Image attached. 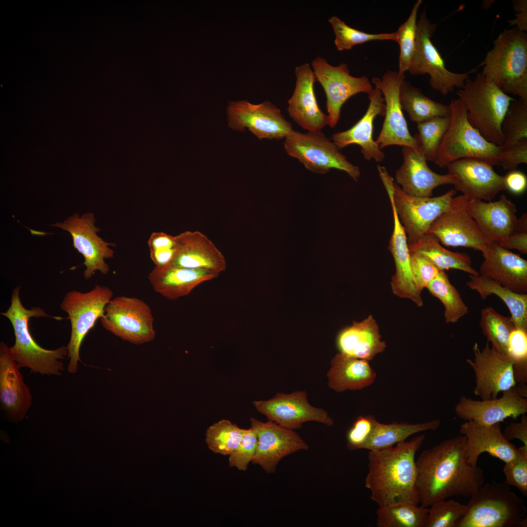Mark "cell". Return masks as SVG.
Segmentation results:
<instances>
[{
    "label": "cell",
    "mask_w": 527,
    "mask_h": 527,
    "mask_svg": "<svg viewBox=\"0 0 527 527\" xmlns=\"http://www.w3.org/2000/svg\"><path fill=\"white\" fill-rule=\"evenodd\" d=\"M367 95L369 103L365 114L348 130L334 134L332 140L340 149L357 144L361 147L365 159L381 162L385 155L373 138V122L378 116H385V100L381 91L376 87Z\"/></svg>",
    "instance_id": "4316f807"
},
{
    "label": "cell",
    "mask_w": 527,
    "mask_h": 527,
    "mask_svg": "<svg viewBox=\"0 0 527 527\" xmlns=\"http://www.w3.org/2000/svg\"><path fill=\"white\" fill-rule=\"evenodd\" d=\"M284 146L289 156L312 172L325 174L330 169H337L345 172L356 181L360 175L359 168L348 162L321 131L304 133L293 130L285 138Z\"/></svg>",
    "instance_id": "8fae6325"
},
{
    "label": "cell",
    "mask_w": 527,
    "mask_h": 527,
    "mask_svg": "<svg viewBox=\"0 0 527 527\" xmlns=\"http://www.w3.org/2000/svg\"><path fill=\"white\" fill-rule=\"evenodd\" d=\"M428 507L406 503L380 507L376 511L378 527H425Z\"/></svg>",
    "instance_id": "f35d334b"
},
{
    "label": "cell",
    "mask_w": 527,
    "mask_h": 527,
    "mask_svg": "<svg viewBox=\"0 0 527 527\" xmlns=\"http://www.w3.org/2000/svg\"><path fill=\"white\" fill-rule=\"evenodd\" d=\"M402 154L403 162L395 176L396 183L401 186L405 194L416 197H431L435 188L453 185L452 177L448 173L442 175L432 171L420 150L404 146Z\"/></svg>",
    "instance_id": "484cf974"
},
{
    "label": "cell",
    "mask_w": 527,
    "mask_h": 527,
    "mask_svg": "<svg viewBox=\"0 0 527 527\" xmlns=\"http://www.w3.org/2000/svg\"><path fill=\"white\" fill-rule=\"evenodd\" d=\"M502 147L527 141V101L514 99L511 102L501 125Z\"/></svg>",
    "instance_id": "7bdbcfd3"
},
{
    "label": "cell",
    "mask_w": 527,
    "mask_h": 527,
    "mask_svg": "<svg viewBox=\"0 0 527 527\" xmlns=\"http://www.w3.org/2000/svg\"><path fill=\"white\" fill-rule=\"evenodd\" d=\"M449 106V124L434 162L444 168L459 159L474 158L503 167L507 161L505 151L486 140L470 124L462 101L453 99Z\"/></svg>",
    "instance_id": "5b68a950"
},
{
    "label": "cell",
    "mask_w": 527,
    "mask_h": 527,
    "mask_svg": "<svg viewBox=\"0 0 527 527\" xmlns=\"http://www.w3.org/2000/svg\"><path fill=\"white\" fill-rule=\"evenodd\" d=\"M421 506L454 496L470 497L484 484L483 470L468 461L466 439L458 435L424 450L416 460Z\"/></svg>",
    "instance_id": "6da1fadb"
},
{
    "label": "cell",
    "mask_w": 527,
    "mask_h": 527,
    "mask_svg": "<svg viewBox=\"0 0 527 527\" xmlns=\"http://www.w3.org/2000/svg\"><path fill=\"white\" fill-rule=\"evenodd\" d=\"M472 350L474 358L466 362L475 374V396L481 400L495 399L500 393L515 386L513 361L509 356L498 352L487 341L482 349L475 343Z\"/></svg>",
    "instance_id": "2e32d148"
},
{
    "label": "cell",
    "mask_w": 527,
    "mask_h": 527,
    "mask_svg": "<svg viewBox=\"0 0 527 527\" xmlns=\"http://www.w3.org/2000/svg\"><path fill=\"white\" fill-rule=\"evenodd\" d=\"M150 258L156 267L168 265L176 251L175 236L163 232L152 233L148 241Z\"/></svg>",
    "instance_id": "f907efd6"
},
{
    "label": "cell",
    "mask_w": 527,
    "mask_h": 527,
    "mask_svg": "<svg viewBox=\"0 0 527 527\" xmlns=\"http://www.w3.org/2000/svg\"><path fill=\"white\" fill-rule=\"evenodd\" d=\"M466 513L455 527H526L522 499L505 482L484 484L470 496Z\"/></svg>",
    "instance_id": "277c9868"
},
{
    "label": "cell",
    "mask_w": 527,
    "mask_h": 527,
    "mask_svg": "<svg viewBox=\"0 0 527 527\" xmlns=\"http://www.w3.org/2000/svg\"><path fill=\"white\" fill-rule=\"evenodd\" d=\"M154 320L151 309L144 301L125 296L112 298L100 318L105 329L136 345L154 339Z\"/></svg>",
    "instance_id": "7c38bea8"
},
{
    "label": "cell",
    "mask_w": 527,
    "mask_h": 527,
    "mask_svg": "<svg viewBox=\"0 0 527 527\" xmlns=\"http://www.w3.org/2000/svg\"><path fill=\"white\" fill-rule=\"evenodd\" d=\"M418 0L414 4L407 20L396 31L397 41L400 47L399 57V71L404 74L408 71L411 63L416 46L417 27V13L422 3Z\"/></svg>",
    "instance_id": "bcb514c9"
},
{
    "label": "cell",
    "mask_w": 527,
    "mask_h": 527,
    "mask_svg": "<svg viewBox=\"0 0 527 527\" xmlns=\"http://www.w3.org/2000/svg\"><path fill=\"white\" fill-rule=\"evenodd\" d=\"M20 286L12 291L10 305L1 313L11 322L15 336L14 345L9 347L10 353L19 366L27 367L34 373L59 376L63 370L61 361L68 355L67 346L48 350L40 346L35 341L29 329V322L33 317H50L57 320L64 318L51 316L39 307L28 309L24 307L20 298Z\"/></svg>",
    "instance_id": "3957f363"
},
{
    "label": "cell",
    "mask_w": 527,
    "mask_h": 527,
    "mask_svg": "<svg viewBox=\"0 0 527 527\" xmlns=\"http://www.w3.org/2000/svg\"><path fill=\"white\" fill-rule=\"evenodd\" d=\"M433 234L426 233L417 242L408 244L410 252L418 253L429 260L440 270L454 269L472 275L479 273L472 266L470 257L465 253L453 252L444 247Z\"/></svg>",
    "instance_id": "d590c367"
},
{
    "label": "cell",
    "mask_w": 527,
    "mask_h": 527,
    "mask_svg": "<svg viewBox=\"0 0 527 527\" xmlns=\"http://www.w3.org/2000/svg\"><path fill=\"white\" fill-rule=\"evenodd\" d=\"M404 80V74L392 71L385 73L382 78L372 79L375 87L384 96L385 105L384 121L376 140L381 149L397 145L420 150L417 134L412 136L410 133L400 102V88Z\"/></svg>",
    "instance_id": "5bb4252c"
},
{
    "label": "cell",
    "mask_w": 527,
    "mask_h": 527,
    "mask_svg": "<svg viewBox=\"0 0 527 527\" xmlns=\"http://www.w3.org/2000/svg\"><path fill=\"white\" fill-rule=\"evenodd\" d=\"M449 122L448 116L435 117L417 123L420 151L426 161H435Z\"/></svg>",
    "instance_id": "f6af8a7d"
},
{
    "label": "cell",
    "mask_w": 527,
    "mask_h": 527,
    "mask_svg": "<svg viewBox=\"0 0 527 527\" xmlns=\"http://www.w3.org/2000/svg\"><path fill=\"white\" fill-rule=\"evenodd\" d=\"M498 244L506 249H516L522 254H527V213L518 218L515 227L512 233Z\"/></svg>",
    "instance_id": "11a10c76"
},
{
    "label": "cell",
    "mask_w": 527,
    "mask_h": 527,
    "mask_svg": "<svg viewBox=\"0 0 527 527\" xmlns=\"http://www.w3.org/2000/svg\"><path fill=\"white\" fill-rule=\"evenodd\" d=\"M369 361L339 352L332 359L327 373L328 386L338 392L360 390L371 385L376 373Z\"/></svg>",
    "instance_id": "836d02e7"
},
{
    "label": "cell",
    "mask_w": 527,
    "mask_h": 527,
    "mask_svg": "<svg viewBox=\"0 0 527 527\" xmlns=\"http://www.w3.org/2000/svg\"><path fill=\"white\" fill-rule=\"evenodd\" d=\"M506 190L512 194H523L527 187V178L522 171L517 170H511L504 176Z\"/></svg>",
    "instance_id": "9f6ffc18"
},
{
    "label": "cell",
    "mask_w": 527,
    "mask_h": 527,
    "mask_svg": "<svg viewBox=\"0 0 527 527\" xmlns=\"http://www.w3.org/2000/svg\"><path fill=\"white\" fill-rule=\"evenodd\" d=\"M296 85L288 101L290 117L302 128L308 132L319 131L328 123L327 116L320 109L314 92L316 81L308 63L296 67Z\"/></svg>",
    "instance_id": "d4e9b609"
},
{
    "label": "cell",
    "mask_w": 527,
    "mask_h": 527,
    "mask_svg": "<svg viewBox=\"0 0 527 527\" xmlns=\"http://www.w3.org/2000/svg\"><path fill=\"white\" fill-rule=\"evenodd\" d=\"M425 439L421 435L392 446L368 451L365 486L379 507L397 503L420 504L415 455Z\"/></svg>",
    "instance_id": "7a4b0ae2"
},
{
    "label": "cell",
    "mask_w": 527,
    "mask_h": 527,
    "mask_svg": "<svg viewBox=\"0 0 527 527\" xmlns=\"http://www.w3.org/2000/svg\"><path fill=\"white\" fill-rule=\"evenodd\" d=\"M467 210L491 242L499 243L514 229L518 218L515 204L502 195L494 202L467 200Z\"/></svg>",
    "instance_id": "83f0119b"
},
{
    "label": "cell",
    "mask_w": 527,
    "mask_h": 527,
    "mask_svg": "<svg viewBox=\"0 0 527 527\" xmlns=\"http://www.w3.org/2000/svg\"><path fill=\"white\" fill-rule=\"evenodd\" d=\"M95 221L92 213H86L81 216L75 213L63 222L52 224L71 234L74 247L84 258L86 269L83 277L85 279H90L96 271L107 274L110 269L105 260L112 258L114 255V251L110 246L115 244L105 242L98 235L100 229L95 226Z\"/></svg>",
    "instance_id": "e0dca14e"
},
{
    "label": "cell",
    "mask_w": 527,
    "mask_h": 527,
    "mask_svg": "<svg viewBox=\"0 0 527 527\" xmlns=\"http://www.w3.org/2000/svg\"><path fill=\"white\" fill-rule=\"evenodd\" d=\"M253 405L268 420L290 429L301 428L304 423L311 421L328 426L334 424L326 410L309 403L305 391L278 393L268 400L255 401Z\"/></svg>",
    "instance_id": "d6986e66"
},
{
    "label": "cell",
    "mask_w": 527,
    "mask_h": 527,
    "mask_svg": "<svg viewBox=\"0 0 527 527\" xmlns=\"http://www.w3.org/2000/svg\"><path fill=\"white\" fill-rule=\"evenodd\" d=\"M176 251L171 265L208 271L219 275L226 268L222 252L204 234L186 231L175 236Z\"/></svg>",
    "instance_id": "cb8c5ba5"
},
{
    "label": "cell",
    "mask_w": 527,
    "mask_h": 527,
    "mask_svg": "<svg viewBox=\"0 0 527 527\" xmlns=\"http://www.w3.org/2000/svg\"><path fill=\"white\" fill-rule=\"evenodd\" d=\"M390 202L393 213V230L389 249L394 258L396 269L391 279V288L395 295L409 299L418 306H422L424 304L422 292L417 287L411 274L407 236L395 206Z\"/></svg>",
    "instance_id": "4dcf8cb0"
},
{
    "label": "cell",
    "mask_w": 527,
    "mask_h": 527,
    "mask_svg": "<svg viewBox=\"0 0 527 527\" xmlns=\"http://www.w3.org/2000/svg\"><path fill=\"white\" fill-rule=\"evenodd\" d=\"M429 507L425 527H455L467 509L466 505L452 499L436 502Z\"/></svg>",
    "instance_id": "7dc6e473"
},
{
    "label": "cell",
    "mask_w": 527,
    "mask_h": 527,
    "mask_svg": "<svg viewBox=\"0 0 527 527\" xmlns=\"http://www.w3.org/2000/svg\"><path fill=\"white\" fill-rule=\"evenodd\" d=\"M250 421L251 427L258 438L257 449L252 463L260 466L267 473L274 472L278 464L284 457L309 448L305 442L293 429L269 420L263 422L251 418Z\"/></svg>",
    "instance_id": "ffe728a7"
},
{
    "label": "cell",
    "mask_w": 527,
    "mask_h": 527,
    "mask_svg": "<svg viewBox=\"0 0 527 527\" xmlns=\"http://www.w3.org/2000/svg\"><path fill=\"white\" fill-rule=\"evenodd\" d=\"M410 267L418 289L422 291L439 274L440 270L424 256L410 252Z\"/></svg>",
    "instance_id": "f5cc1de1"
},
{
    "label": "cell",
    "mask_w": 527,
    "mask_h": 527,
    "mask_svg": "<svg viewBox=\"0 0 527 527\" xmlns=\"http://www.w3.org/2000/svg\"><path fill=\"white\" fill-rule=\"evenodd\" d=\"M335 36L334 43L339 51L351 49L354 46L372 41H397L396 32L370 34L352 28L336 16L329 19Z\"/></svg>",
    "instance_id": "ee69618b"
},
{
    "label": "cell",
    "mask_w": 527,
    "mask_h": 527,
    "mask_svg": "<svg viewBox=\"0 0 527 527\" xmlns=\"http://www.w3.org/2000/svg\"><path fill=\"white\" fill-rule=\"evenodd\" d=\"M457 94L466 107L470 124L486 140L502 145V123L514 99L482 73L473 80L467 79Z\"/></svg>",
    "instance_id": "52a82bcc"
},
{
    "label": "cell",
    "mask_w": 527,
    "mask_h": 527,
    "mask_svg": "<svg viewBox=\"0 0 527 527\" xmlns=\"http://www.w3.org/2000/svg\"><path fill=\"white\" fill-rule=\"evenodd\" d=\"M400 100L403 110L410 119L419 123L435 117H448L449 105L436 101L426 96L418 88L404 80L400 88Z\"/></svg>",
    "instance_id": "74e56055"
},
{
    "label": "cell",
    "mask_w": 527,
    "mask_h": 527,
    "mask_svg": "<svg viewBox=\"0 0 527 527\" xmlns=\"http://www.w3.org/2000/svg\"><path fill=\"white\" fill-rule=\"evenodd\" d=\"M519 422H510L504 429V435L509 440L518 439L527 446V417L523 414Z\"/></svg>",
    "instance_id": "6f0895ef"
},
{
    "label": "cell",
    "mask_w": 527,
    "mask_h": 527,
    "mask_svg": "<svg viewBox=\"0 0 527 527\" xmlns=\"http://www.w3.org/2000/svg\"><path fill=\"white\" fill-rule=\"evenodd\" d=\"M20 367L13 358L9 347L0 344V400L10 420L23 418L31 405L30 389L24 383Z\"/></svg>",
    "instance_id": "f1b7e54d"
},
{
    "label": "cell",
    "mask_w": 527,
    "mask_h": 527,
    "mask_svg": "<svg viewBox=\"0 0 527 527\" xmlns=\"http://www.w3.org/2000/svg\"><path fill=\"white\" fill-rule=\"evenodd\" d=\"M459 431L466 437L467 459L473 466L477 465L479 456L484 452L504 463L513 460L517 456V447L502 432L500 423L483 425L473 421H465L461 425Z\"/></svg>",
    "instance_id": "f546056e"
},
{
    "label": "cell",
    "mask_w": 527,
    "mask_h": 527,
    "mask_svg": "<svg viewBox=\"0 0 527 527\" xmlns=\"http://www.w3.org/2000/svg\"><path fill=\"white\" fill-rule=\"evenodd\" d=\"M227 111L231 128L240 131L248 128L260 140L282 139L294 130L280 110L268 101L258 104L247 101L230 102Z\"/></svg>",
    "instance_id": "ac0fdd59"
},
{
    "label": "cell",
    "mask_w": 527,
    "mask_h": 527,
    "mask_svg": "<svg viewBox=\"0 0 527 527\" xmlns=\"http://www.w3.org/2000/svg\"><path fill=\"white\" fill-rule=\"evenodd\" d=\"M479 324L491 347L499 353L508 355L509 337L516 328L511 316H504L491 306L486 307L481 310Z\"/></svg>",
    "instance_id": "60d3db41"
},
{
    "label": "cell",
    "mask_w": 527,
    "mask_h": 527,
    "mask_svg": "<svg viewBox=\"0 0 527 527\" xmlns=\"http://www.w3.org/2000/svg\"><path fill=\"white\" fill-rule=\"evenodd\" d=\"M312 66L316 80L326 95L328 125L331 128L337 125L342 107L347 100L358 93L368 94L373 89L366 77L351 76L346 63L334 66L325 59L318 57L312 61Z\"/></svg>",
    "instance_id": "4fadbf2b"
},
{
    "label": "cell",
    "mask_w": 527,
    "mask_h": 527,
    "mask_svg": "<svg viewBox=\"0 0 527 527\" xmlns=\"http://www.w3.org/2000/svg\"><path fill=\"white\" fill-rule=\"evenodd\" d=\"M493 165L480 159L464 158L446 167L453 179L454 190L468 200L491 201L501 191L506 190L504 176L497 174Z\"/></svg>",
    "instance_id": "44dd1931"
},
{
    "label": "cell",
    "mask_w": 527,
    "mask_h": 527,
    "mask_svg": "<svg viewBox=\"0 0 527 527\" xmlns=\"http://www.w3.org/2000/svg\"><path fill=\"white\" fill-rule=\"evenodd\" d=\"M500 398L475 400L461 396L455 407L456 415L465 421L492 425L508 418L516 419L527 412V399L520 396L515 386L502 392Z\"/></svg>",
    "instance_id": "7402d4cb"
},
{
    "label": "cell",
    "mask_w": 527,
    "mask_h": 527,
    "mask_svg": "<svg viewBox=\"0 0 527 527\" xmlns=\"http://www.w3.org/2000/svg\"><path fill=\"white\" fill-rule=\"evenodd\" d=\"M440 425L439 419L416 424L405 422L383 424L376 419L373 431L364 449L370 451L392 446L406 441L407 438L414 434L435 430Z\"/></svg>",
    "instance_id": "8d00e7d4"
},
{
    "label": "cell",
    "mask_w": 527,
    "mask_h": 527,
    "mask_svg": "<svg viewBox=\"0 0 527 527\" xmlns=\"http://www.w3.org/2000/svg\"><path fill=\"white\" fill-rule=\"evenodd\" d=\"M376 420L372 415L358 416L346 435L347 447L349 450L364 449L373 431Z\"/></svg>",
    "instance_id": "db71d44e"
},
{
    "label": "cell",
    "mask_w": 527,
    "mask_h": 527,
    "mask_svg": "<svg viewBox=\"0 0 527 527\" xmlns=\"http://www.w3.org/2000/svg\"><path fill=\"white\" fill-rule=\"evenodd\" d=\"M113 292L106 286L96 285L86 292L75 290L67 292L60 307L68 315L71 323V336L67 346L69 363L68 371L75 373L81 361L80 350L86 334L103 316Z\"/></svg>",
    "instance_id": "9c48e42d"
},
{
    "label": "cell",
    "mask_w": 527,
    "mask_h": 527,
    "mask_svg": "<svg viewBox=\"0 0 527 527\" xmlns=\"http://www.w3.org/2000/svg\"><path fill=\"white\" fill-rule=\"evenodd\" d=\"M243 430L228 420H221L207 428L206 444L213 452L229 456L238 447Z\"/></svg>",
    "instance_id": "b9f144b4"
},
{
    "label": "cell",
    "mask_w": 527,
    "mask_h": 527,
    "mask_svg": "<svg viewBox=\"0 0 527 527\" xmlns=\"http://www.w3.org/2000/svg\"><path fill=\"white\" fill-rule=\"evenodd\" d=\"M508 355L513 361V372L516 385L527 383V331L515 328L510 333L507 345Z\"/></svg>",
    "instance_id": "c3c4849f"
},
{
    "label": "cell",
    "mask_w": 527,
    "mask_h": 527,
    "mask_svg": "<svg viewBox=\"0 0 527 527\" xmlns=\"http://www.w3.org/2000/svg\"><path fill=\"white\" fill-rule=\"evenodd\" d=\"M436 27L427 19L424 9L417 20L415 49L408 71L413 75L428 74L431 87L446 96L455 88H463L469 74L474 70L457 73L446 67L444 60L431 41Z\"/></svg>",
    "instance_id": "30bf717a"
},
{
    "label": "cell",
    "mask_w": 527,
    "mask_h": 527,
    "mask_svg": "<svg viewBox=\"0 0 527 527\" xmlns=\"http://www.w3.org/2000/svg\"><path fill=\"white\" fill-rule=\"evenodd\" d=\"M512 1L515 18L508 21V22L510 26L515 25V27L518 30L525 32L527 31V1L516 0Z\"/></svg>",
    "instance_id": "680465c9"
},
{
    "label": "cell",
    "mask_w": 527,
    "mask_h": 527,
    "mask_svg": "<svg viewBox=\"0 0 527 527\" xmlns=\"http://www.w3.org/2000/svg\"><path fill=\"white\" fill-rule=\"evenodd\" d=\"M516 457L505 463L503 472L505 483L515 487L525 496L527 495V446L517 447Z\"/></svg>",
    "instance_id": "681fc988"
},
{
    "label": "cell",
    "mask_w": 527,
    "mask_h": 527,
    "mask_svg": "<svg viewBox=\"0 0 527 527\" xmlns=\"http://www.w3.org/2000/svg\"><path fill=\"white\" fill-rule=\"evenodd\" d=\"M378 169L383 183L396 208L406 233L408 244L419 240L426 234L434 222L449 206L456 191L451 189L434 197H416L405 194L394 182L386 169Z\"/></svg>",
    "instance_id": "ba28073f"
},
{
    "label": "cell",
    "mask_w": 527,
    "mask_h": 527,
    "mask_svg": "<svg viewBox=\"0 0 527 527\" xmlns=\"http://www.w3.org/2000/svg\"><path fill=\"white\" fill-rule=\"evenodd\" d=\"M467 199L454 197L449 207L430 225L427 233L447 247H464L482 251L490 241L469 214Z\"/></svg>",
    "instance_id": "9a60e30c"
},
{
    "label": "cell",
    "mask_w": 527,
    "mask_h": 527,
    "mask_svg": "<svg viewBox=\"0 0 527 527\" xmlns=\"http://www.w3.org/2000/svg\"><path fill=\"white\" fill-rule=\"evenodd\" d=\"M484 260L479 274L513 291L527 293V261L497 242H491L481 251Z\"/></svg>",
    "instance_id": "603a6c76"
},
{
    "label": "cell",
    "mask_w": 527,
    "mask_h": 527,
    "mask_svg": "<svg viewBox=\"0 0 527 527\" xmlns=\"http://www.w3.org/2000/svg\"><path fill=\"white\" fill-rule=\"evenodd\" d=\"M257 443V436L253 428L243 429L238 447L229 455V466L241 471H246L256 453Z\"/></svg>",
    "instance_id": "816d5d0a"
},
{
    "label": "cell",
    "mask_w": 527,
    "mask_h": 527,
    "mask_svg": "<svg viewBox=\"0 0 527 527\" xmlns=\"http://www.w3.org/2000/svg\"><path fill=\"white\" fill-rule=\"evenodd\" d=\"M466 285L486 299L494 295L507 306L515 328L527 331V294L519 293L486 277L469 275Z\"/></svg>",
    "instance_id": "e575fe53"
},
{
    "label": "cell",
    "mask_w": 527,
    "mask_h": 527,
    "mask_svg": "<svg viewBox=\"0 0 527 527\" xmlns=\"http://www.w3.org/2000/svg\"><path fill=\"white\" fill-rule=\"evenodd\" d=\"M482 73L506 94L527 101V35L505 29L493 41Z\"/></svg>",
    "instance_id": "8992f818"
},
{
    "label": "cell",
    "mask_w": 527,
    "mask_h": 527,
    "mask_svg": "<svg viewBox=\"0 0 527 527\" xmlns=\"http://www.w3.org/2000/svg\"><path fill=\"white\" fill-rule=\"evenodd\" d=\"M426 288L444 305V317L446 324H454L468 313L467 305L459 291L450 283L445 271L440 270Z\"/></svg>",
    "instance_id": "ab89813d"
},
{
    "label": "cell",
    "mask_w": 527,
    "mask_h": 527,
    "mask_svg": "<svg viewBox=\"0 0 527 527\" xmlns=\"http://www.w3.org/2000/svg\"><path fill=\"white\" fill-rule=\"evenodd\" d=\"M337 345L340 352L368 361L383 352L386 347L372 315L342 330L337 336Z\"/></svg>",
    "instance_id": "d6a6232c"
},
{
    "label": "cell",
    "mask_w": 527,
    "mask_h": 527,
    "mask_svg": "<svg viewBox=\"0 0 527 527\" xmlns=\"http://www.w3.org/2000/svg\"><path fill=\"white\" fill-rule=\"evenodd\" d=\"M219 275L208 271L169 264L161 267L155 266L148 275V280L156 292L173 300L188 295L200 284Z\"/></svg>",
    "instance_id": "1f68e13d"
}]
</instances>
